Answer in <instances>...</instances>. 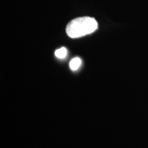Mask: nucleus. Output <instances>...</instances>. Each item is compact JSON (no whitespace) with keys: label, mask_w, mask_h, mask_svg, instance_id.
<instances>
[{"label":"nucleus","mask_w":148,"mask_h":148,"mask_svg":"<svg viewBox=\"0 0 148 148\" xmlns=\"http://www.w3.org/2000/svg\"><path fill=\"white\" fill-rule=\"evenodd\" d=\"M98 27L97 22L94 18L82 16L71 20L66 27V32L70 38H79L94 32Z\"/></svg>","instance_id":"nucleus-1"},{"label":"nucleus","mask_w":148,"mask_h":148,"mask_svg":"<svg viewBox=\"0 0 148 148\" xmlns=\"http://www.w3.org/2000/svg\"><path fill=\"white\" fill-rule=\"evenodd\" d=\"M81 62H82V61H81V59L79 58H75L72 59L69 63L70 68H71V70L75 71V70L78 69L79 66H80Z\"/></svg>","instance_id":"nucleus-2"},{"label":"nucleus","mask_w":148,"mask_h":148,"mask_svg":"<svg viewBox=\"0 0 148 148\" xmlns=\"http://www.w3.org/2000/svg\"><path fill=\"white\" fill-rule=\"evenodd\" d=\"M67 50L65 47H61L55 51V55L58 58H64L66 56Z\"/></svg>","instance_id":"nucleus-3"}]
</instances>
